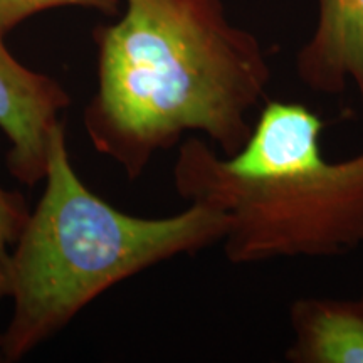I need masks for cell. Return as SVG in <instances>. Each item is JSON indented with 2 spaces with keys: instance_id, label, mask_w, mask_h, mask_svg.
I'll return each instance as SVG.
<instances>
[{
  "instance_id": "obj_1",
  "label": "cell",
  "mask_w": 363,
  "mask_h": 363,
  "mask_svg": "<svg viewBox=\"0 0 363 363\" xmlns=\"http://www.w3.org/2000/svg\"><path fill=\"white\" fill-rule=\"evenodd\" d=\"M94 43L98 86L84 130L130 180L190 131L225 157L247 142L271 66L224 0H125L121 19L99 26Z\"/></svg>"
},
{
  "instance_id": "obj_2",
  "label": "cell",
  "mask_w": 363,
  "mask_h": 363,
  "mask_svg": "<svg viewBox=\"0 0 363 363\" xmlns=\"http://www.w3.org/2000/svg\"><path fill=\"white\" fill-rule=\"evenodd\" d=\"M45 189L0 267V362L16 363L56 337L121 281L220 244L229 214L202 202L169 217L121 212L91 192L72 167L65 123L54 131Z\"/></svg>"
},
{
  "instance_id": "obj_3",
  "label": "cell",
  "mask_w": 363,
  "mask_h": 363,
  "mask_svg": "<svg viewBox=\"0 0 363 363\" xmlns=\"http://www.w3.org/2000/svg\"><path fill=\"white\" fill-rule=\"evenodd\" d=\"M323 131L325 121L306 104L266 99L234 155L195 136L179 145L174 187L187 202L229 214L220 244L230 264L363 247V150L328 162Z\"/></svg>"
},
{
  "instance_id": "obj_4",
  "label": "cell",
  "mask_w": 363,
  "mask_h": 363,
  "mask_svg": "<svg viewBox=\"0 0 363 363\" xmlns=\"http://www.w3.org/2000/svg\"><path fill=\"white\" fill-rule=\"evenodd\" d=\"M0 33V130L7 136V169L27 187L44 182L59 115L71 104L59 81L17 59Z\"/></svg>"
},
{
  "instance_id": "obj_5",
  "label": "cell",
  "mask_w": 363,
  "mask_h": 363,
  "mask_svg": "<svg viewBox=\"0 0 363 363\" xmlns=\"http://www.w3.org/2000/svg\"><path fill=\"white\" fill-rule=\"evenodd\" d=\"M316 24L294 59L303 86L342 94L353 86L363 116V0H316Z\"/></svg>"
},
{
  "instance_id": "obj_6",
  "label": "cell",
  "mask_w": 363,
  "mask_h": 363,
  "mask_svg": "<svg viewBox=\"0 0 363 363\" xmlns=\"http://www.w3.org/2000/svg\"><path fill=\"white\" fill-rule=\"evenodd\" d=\"M289 363H363V299L305 296L289 306Z\"/></svg>"
},
{
  "instance_id": "obj_7",
  "label": "cell",
  "mask_w": 363,
  "mask_h": 363,
  "mask_svg": "<svg viewBox=\"0 0 363 363\" xmlns=\"http://www.w3.org/2000/svg\"><path fill=\"white\" fill-rule=\"evenodd\" d=\"M61 7H81L115 16L118 0H0V33H11L35 13Z\"/></svg>"
},
{
  "instance_id": "obj_8",
  "label": "cell",
  "mask_w": 363,
  "mask_h": 363,
  "mask_svg": "<svg viewBox=\"0 0 363 363\" xmlns=\"http://www.w3.org/2000/svg\"><path fill=\"white\" fill-rule=\"evenodd\" d=\"M29 212L24 195L0 185V267L6 264L9 251L24 229Z\"/></svg>"
},
{
  "instance_id": "obj_9",
  "label": "cell",
  "mask_w": 363,
  "mask_h": 363,
  "mask_svg": "<svg viewBox=\"0 0 363 363\" xmlns=\"http://www.w3.org/2000/svg\"><path fill=\"white\" fill-rule=\"evenodd\" d=\"M362 299H363V294H362Z\"/></svg>"
}]
</instances>
